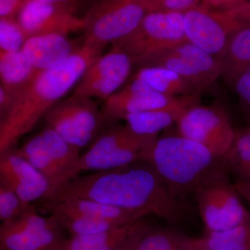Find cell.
Here are the masks:
<instances>
[{"label": "cell", "mask_w": 250, "mask_h": 250, "mask_svg": "<svg viewBox=\"0 0 250 250\" xmlns=\"http://www.w3.org/2000/svg\"><path fill=\"white\" fill-rule=\"evenodd\" d=\"M194 250H210L202 243L201 238H194Z\"/></svg>", "instance_id": "cell-37"}, {"label": "cell", "mask_w": 250, "mask_h": 250, "mask_svg": "<svg viewBox=\"0 0 250 250\" xmlns=\"http://www.w3.org/2000/svg\"><path fill=\"white\" fill-rule=\"evenodd\" d=\"M224 161L229 173L236 167L250 164V127L236 129L232 146Z\"/></svg>", "instance_id": "cell-27"}, {"label": "cell", "mask_w": 250, "mask_h": 250, "mask_svg": "<svg viewBox=\"0 0 250 250\" xmlns=\"http://www.w3.org/2000/svg\"><path fill=\"white\" fill-rule=\"evenodd\" d=\"M39 71L31 63L22 50L0 51L1 86L9 90L15 98L34 80Z\"/></svg>", "instance_id": "cell-22"}, {"label": "cell", "mask_w": 250, "mask_h": 250, "mask_svg": "<svg viewBox=\"0 0 250 250\" xmlns=\"http://www.w3.org/2000/svg\"><path fill=\"white\" fill-rule=\"evenodd\" d=\"M134 66V60L129 54L113 47L90 64L73 95L104 101L124 86Z\"/></svg>", "instance_id": "cell-13"}, {"label": "cell", "mask_w": 250, "mask_h": 250, "mask_svg": "<svg viewBox=\"0 0 250 250\" xmlns=\"http://www.w3.org/2000/svg\"><path fill=\"white\" fill-rule=\"evenodd\" d=\"M132 78L141 80L157 93L169 96L202 94L197 92L183 77L164 67L156 65L140 67Z\"/></svg>", "instance_id": "cell-25"}, {"label": "cell", "mask_w": 250, "mask_h": 250, "mask_svg": "<svg viewBox=\"0 0 250 250\" xmlns=\"http://www.w3.org/2000/svg\"><path fill=\"white\" fill-rule=\"evenodd\" d=\"M154 11L184 13L202 4V0H147Z\"/></svg>", "instance_id": "cell-31"}, {"label": "cell", "mask_w": 250, "mask_h": 250, "mask_svg": "<svg viewBox=\"0 0 250 250\" xmlns=\"http://www.w3.org/2000/svg\"><path fill=\"white\" fill-rule=\"evenodd\" d=\"M41 206L48 213L62 211L77 213L88 218L107 222L116 226L135 223L147 217L140 212L123 209L88 199L70 198L59 201L41 202Z\"/></svg>", "instance_id": "cell-18"}, {"label": "cell", "mask_w": 250, "mask_h": 250, "mask_svg": "<svg viewBox=\"0 0 250 250\" xmlns=\"http://www.w3.org/2000/svg\"><path fill=\"white\" fill-rule=\"evenodd\" d=\"M233 184L242 199L248 204L250 208V184L236 181Z\"/></svg>", "instance_id": "cell-35"}, {"label": "cell", "mask_w": 250, "mask_h": 250, "mask_svg": "<svg viewBox=\"0 0 250 250\" xmlns=\"http://www.w3.org/2000/svg\"><path fill=\"white\" fill-rule=\"evenodd\" d=\"M231 88L238 98L244 118L250 123V67L238 75Z\"/></svg>", "instance_id": "cell-30"}, {"label": "cell", "mask_w": 250, "mask_h": 250, "mask_svg": "<svg viewBox=\"0 0 250 250\" xmlns=\"http://www.w3.org/2000/svg\"><path fill=\"white\" fill-rule=\"evenodd\" d=\"M208 1H209V0H202V4L204 5V6H207Z\"/></svg>", "instance_id": "cell-38"}, {"label": "cell", "mask_w": 250, "mask_h": 250, "mask_svg": "<svg viewBox=\"0 0 250 250\" xmlns=\"http://www.w3.org/2000/svg\"><path fill=\"white\" fill-rule=\"evenodd\" d=\"M246 1L247 0H209L207 7L216 11H225L232 9Z\"/></svg>", "instance_id": "cell-34"}, {"label": "cell", "mask_w": 250, "mask_h": 250, "mask_svg": "<svg viewBox=\"0 0 250 250\" xmlns=\"http://www.w3.org/2000/svg\"><path fill=\"white\" fill-rule=\"evenodd\" d=\"M147 162L179 196L192 193L217 174L228 171L224 157L182 135L159 136Z\"/></svg>", "instance_id": "cell-3"}, {"label": "cell", "mask_w": 250, "mask_h": 250, "mask_svg": "<svg viewBox=\"0 0 250 250\" xmlns=\"http://www.w3.org/2000/svg\"><path fill=\"white\" fill-rule=\"evenodd\" d=\"M27 34L14 18H0V51L22 50L28 39Z\"/></svg>", "instance_id": "cell-28"}, {"label": "cell", "mask_w": 250, "mask_h": 250, "mask_svg": "<svg viewBox=\"0 0 250 250\" xmlns=\"http://www.w3.org/2000/svg\"><path fill=\"white\" fill-rule=\"evenodd\" d=\"M207 232L230 229L250 215L243 199L229 180L228 171L217 174L192 192Z\"/></svg>", "instance_id": "cell-7"}, {"label": "cell", "mask_w": 250, "mask_h": 250, "mask_svg": "<svg viewBox=\"0 0 250 250\" xmlns=\"http://www.w3.org/2000/svg\"><path fill=\"white\" fill-rule=\"evenodd\" d=\"M201 94L172 97L157 93L137 79L131 81L103 101L101 110L106 123L123 121L125 117L139 112L181 105L200 104Z\"/></svg>", "instance_id": "cell-12"}, {"label": "cell", "mask_w": 250, "mask_h": 250, "mask_svg": "<svg viewBox=\"0 0 250 250\" xmlns=\"http://www.w3.org/2000/svg\"><path fill=\"white\" fill-rule=\"evenodd\" d=\"M62 230L54 215L44 216L31 205L19 218L1 224V250H58Z\"/></svg>", "instance_id": "cell-11"}, {"label": "cell", "mask_w": 250, "mask_h": 250, "mask_svg": "<svg viewBox=\"0 0 250 250\" xmlns=\"http://www.w3.org/2000/svg\"><path fill=\"white\" fill-rule=\"evenodd\" d=\"M219 61L222 78L232 86L238 75L250 67V25L243 26L233 33Z\"/></svg>", "instance_id": "cell-21"}, {"label": "cell", "mask_w": 250, "mask_h": 250, "mask_svg": "<svg viewBox=\"0 0 250 250\" xmlns=\"http://www.w3.org/2000/svg\"><path fill=\"white\" fill-rule=\"evenodd\" d=\"M43 119L46 126L80 150L91 144L106 125L93 99L73 94L56 103Z\"/></svg>", "instance_id": "cell-6"}, {"label": "cell", "mask_w": 250, "mask_h": 250, "mask_svg": "<svg viewBox=\"0 0 250 250\" xmlns=\"http://www.w3.org/2000/svg\"><path fill=\"white\" fill-rule=\"evenodd\" d=\"M18 22L31 36L69 34L84 31L85 18H81L62 6L39 0H27L18 15Z\"/></svg>", "instance_id": "cell-15"}, {"label": "cell", "mask_w": 250, "mask_h": 250, "mask_svg": "<svg viewBox=\"0 0 250 250\" xmlns=\"http://www.w3.org/2000/svg\"><path fill=\"white\" fill-rule=\"evenodd\" d=\"M176 125L179 134L200 143L219 157L228 153L236 136L229 116L220 106L198 104L184 112Z\"/></svg>", "instance_id": "cell-10"}, {"label": "cell", "mask_w": 250, "mask_h": 250, "mask_svg": "<svg viewBox=\"0 0 250 250\" xmlns=\"http://www.w3.org/2000/svg\"><path fill=\"white\" fill-rule=\"evenodd\" d=\"M193 106L195 105H181L139 112L128 115L123 121L126 122V126L136 134L142 136H159L161 131L176 124L184 112Z\"/></svg>", "instance_id": "cell-23"}, {"label": "cell", "mask_w": 250, "mask_h": 250, "mask_svg": "<svg viewBox=\"0 0 250 250\" xmlns=\"http://www.w3.org/2000/svg\"><path fill=\"white\" fill-rule=\"evenodd\" d=\"M70 198L88 199L170 223L179 221L187 210L183 198L146 161L78 176L42 202Z\"/></svg>", "instance_id": "cell-1"}, {"label": "cell", "mask_w": 250, "mask_h": 250, "mask_svg": "<svg viewBox=\"0 0 250 250\" xmlns=\"http://www.w3.org/2000/svg\"><path fill=\"white\" fill-rule=\"evenodd\" d=\"M104 49L84 42L65 62L39 72L17 94L8 113L0 118V154L14 148L18 140L43 119L47 112L80 82Z\"/></svg>", "instance_id": "cell-2"}, {"label": "cell", "mask_w": 250, "mask_h": 250, "mask_svg": "<svg viewBox=\"0 0 250 250\" xmlns=\"http://www.w3.org/2000/svg\"><path fill=\"white\" fill-rule=\"evenodd\" d=\"M201 240L210 250H250V215L234 228L219 232H207Z\"/></svg>", "instance_id": "cell-26"}, {"label": "cell", "mask_w": 250, "mask_h": 250, "mask_svg": "<svg viewBox=\"0 0 250 250\" xmlns=\"http://www.w3.org/2000/svg\"><path fill=\"white\" fill-rule=\"evenodd\" d=\"M106 123L81 156L82 172L109 170L138 162H147L153 144L159 136L136 134L126 125Z\"/></svg>", "instance_id": "cell-4"}, {"label": "cell", "mask_w": 250, "mask_h": 250, "mask_svg": "<svg viewBox=\"0 0 250 250\" xmlns=\"http://www.w3.org/2000/svg\"><path fill=\"white\" fill-rule=\"evenodd\" d=\"M39 1L62 6L74 13V5L78 0H39Z\"/></svg>", "instance_id": "cell-36"}, {"label": "cell", "mask_w": 250, "mask_h": 250, "mask_svg": "<svg viewBox=\"0 0 250 250\" xmlns=\"http://www.w3.org/2000/svg\"><path fill=\"white\" fill-rule=\"evenodd\" d=\"M224 12L241 24L250 25V1L247 0L239 6Z\"/></svg>", "instance_id": "cell-33"}, {"label": "cell", "mask_w": 250, "mask_h": 250, "mask_svg": "<svg viewBox=\"0 0 250 250\" xmlns=\"http://www.w3.org/2000/svg\"><path fill=\"white\" fill-rule=\"evenodd\" d=\"M14 149L18 154L37 169L49 182L50 194L48 198L42 202L48 201L67 185L66 180L56 164L53 154L49 150L41 131L24 141L21 147Z\"/></svg>", "instance_id": "cell-20"}, {"label": "cell", "mask_w": 250, "mask_h": 250, "mask_svg": "<svg viewBox=\"0 0 250 250\" xmlns=\"http://www.w3.org/2000/svg\"><path fill=\"white\" fill-rule=\"evenodd\" d=\"M31 205H27L13 190L0 183V220L9 223L21 216Z\"/></svg>", "instance_id": "cell-29"}, {"label": "cell", "mask_w": 250, "mask_h": 250, "mask_svg": "<svg viewBox=\"0 0 250 250\" xmlns=\"http://www.w3.org/2000/svg\"><path fill=\"white\" fill-rule=\"evenodd\" d=\"M154 11L147 0H98L85 20L84 42L104 48L127 37Z\"/></svg>", "instance_id": "cell-5"}, {"label": "cell", "mask_w": 250, "mask_h": 250, "mask_svg": "<svg viewBox=\"0 0 250 250\" xmlns=\"http://www.w3.org/2000/svg\"><path fill=\"white\" fill-rule=\"evenodd\" d=\"M245 24L229 17L224 11L200 4L184 14L186 39L208 54L220 58L230 36Z\"/></svg>", "instance_id": "cell-14"}, {"label": "cell", "mask_w": 250, "mask_h": 250, "mask_svg": "<svg viewBox=\"0 0 250 250\" xmlns=\"http://www.w3.org/2000/svg\"><path fill=\"white\" fill-rule=\"evenodd\" d=\"M149 65L170 69L200 93L221 77L219 59L187 41L142 59L136 66Z\"/></svg>", "instance_id": "cell-9"}, {"label": "cell", "mask_w": 250, "mask_h": 250, "mask_svg": "<svg viewBox=\"0 0 250 250\" xmlns=\"http://www.w3.org/2000/svg\"><path fill=\"white\" fill-rule=\"evenodd\" d=\"M0 183L17 194L27 205L44 201L50 194L45 177L14 148L0 154Z\"/></svg>", "instance_id": "cell-16"}, {"label": "cell", "mask_w": 250, "mask_h": 250, "mask_svg": "<svg viewBox=\"0 0 250 250\" xmlns=\"http://www.w3.org/2000/svg\"><path fill=\"white\" fill-rule=\"evenodd\" d=\"M184 14L150 11L132 34L112 45L129 54L136 66L142 59L187 41Z\"/></svg>", "instance_id": "cell-8"}, {"label": "cell", "mask_w": 250, "mask_h": 250, "mask_svg": "<svg viewBox=\"0 0 250 250\" xmlns=\"http://www.w3.org/2000/svg\"><path fill=\"white\" fill-rule=\"evenodd\" d=\"M121 250H194V238L154 226L143 218L136 224Z\"/></svg>", "instance_id": "cell-19"}, {"label": "cell", "mask_w": 250, "mask_h": 250, "mask_svg": "<svg viewBox=\"0 0 250 250\" xmlns=\"http://www.w3.org/2000/svg\"><path fill=\"white\" fill-rule=\"evenodd\" d=\"M27 0H0V18H14Z\"/></svg>", "instance_id": "cell-32"}, {"label": "cell", "mask_w": 250, "mask_h": 250, "mask_svg": "<svg viewBox=\"0 0 250 250\" xmlns=\"http://www.w3.org/2000/svg\"><path fill=\"white\" fill-rule=\"evenodd\" d=\"M81 47L70 40L68 36L52 34L28 38L22 50L34 67L41 71L65 62Z\"/></svg>", "instance_id": "cell-17"}, {"label": "cell", "mask_w": 250, "mask_h": 250, "mask_svg": "<svg viewBox=\"0 0 250 250\" xmlns=\"http://www.w3.org/2000/svg\"><path fill=\"white\" fill-rule=\"evenodd\" d=\"M139 221L103 232L64 238L58 250H121Z\"/></svg>", "instance_id": "cell-24"}]
</instances>
